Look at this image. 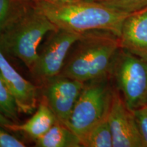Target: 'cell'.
Listing matches in <instances>:
<instances>
[{"label":"cell","mask_w":147,"mask_h":147,"mask_svg":"<svg viewBox=\"0 0 147 147\" xmlns=\"http://www.w3.org/2000/svg\"><path fill=\"white\" fill-rule=\"evenodd\" d=\"M121 48L119 37L112 32L83 33L71 47L59 76L84 83L110 76Z\"/></svg>","instance_id":"6da1fadb"},{"label":"cell","mask_w":147,"mask_h":147,"mask_svg":"<svg viewBox=\"0 0 147 147\" xmlns=\"http://www.w3.org/2000/svg\"><path fill=\"white\" fill-rule=\"evenodd\" d=\"M36 3L57 29L79 34L107 31L119 37L123 22L131 14L95 0H76L64 4L36 0Z\"/></svg>","instance_id":"7a4b0ae2"},{"label":"cell","mask_w":147,"mask_h":147,"mask_svg":"<svg viewBox=\"0 0 147 147\" xmlns=\"http://www.w3.org/2000/svg\"><path fill=\"white\" fill-rule=\"evenodd\" d=\"M57 29L36 3L0 32V50L5 57L21 60L29 69L45 37Z\"/></svg>","instance_id":"3957f363"},{"label":"cell","mask_w":147,"mask_h":147,"mask_svg":"<svg viewBox=\"0 0 147 147\" xmlns=\"http://www.w3.org/2000/svg\"><path fill=\"white\" fill-rule=\"evenodd\" d=\"M114 91L110 76L84 84L66 125L79 138L82 146L92 129L108 117Z\"/></svg>","instance_id":"277c9868"},{"label":"cell","mask_w":147,"mask_h":147,"mask_svg":"<svg viewBox=\"0 0 147 147\" xmlns=\"http://www.w3.org/2000/svg\"><path fill=\"white\" fill-rule=\"evenodd\" d=\"M110 78L127 106L131 110L146 104L147 61L121 48Z\"/></svg>","instance_id":"5b68a950"},{"label":"cell","mask_w":147,"mask_h":147,"mask_svg":"<svg viewBox=\"0 0 147 147\" xmlns=\"http://www.w3.org/2000/svg\"><path fill=\"white\" fill-rule=\"evenodd\" d=\"M82 34L57 29L49 36L39 48L36 61L31 69L35 78L45 82L60 74L71 47Z\"/></svg>","instance_id":"8992f818"},{"label":"cell","mask_w":147,"mask_h":147,"mask_svg":"<svg viewBox=\"0 0 147 147\" xmlns=\"http://www.w3.org/2000/svg\"><path fill=\"white\" fill-rule=\"evenodd\" d=\"M45 82V101L57 119L67 125L69 116L85 83L59 75Z\"/></svg>","instance_id":"52a82bcc"},{"label":"cell","mask_w":147,"mask_h":147,"mask_svg":"<svg viewBox=\"0 0 147 147\" xmlns=\"http://www.w3.org/2000/svg\"><path fill=\"white\" fill-rule=\"evenodd\" d=\"M108 119L113 147H145L133 110L127 106L115 88Z\"/></svg>","instance_id":"ba28073f"},{"label":"cell","mask_w":147,"mask_h":147,"mask_svg":"<svg viewBox=\"0 0 147 147\" xmlns=\"http://www.w3.org/2000/svg\"><path fill=\"white\" fill-rule=\"evenodd\" d=\"M0 73L13 93L20 113L31 114L36 110L38 89L24 78L0 50Z\"/></svg>","instance_id":"9c48e42d"},{"label":"cell","mask_w":147,"mask_h":147,"mask_svg":"<svg viewBox=\"0 0 147 147\" xmlns=\"http://www.w3.org/2000/svg\"><path fill=\"white\" fill-rule=\"evenodd\" d=\"M119 40L122 49L147 61V8L125 20Z\"/></svg>","instance_id":"30bf717a"},{"label":"cell","mask_w":147,"mask_h":147,"mask_svg":"<svg viewBox=\"0 0 147 147\" xmlns=\"http://www.w3.org/2000/svg\"><path fill=\"white\" fill-rule=\"evenodd\" d=\"M57 121L55 114L44 101L38 105L36 112L29 120L22 124L14 123L9 127L8 130L23 132L36 140L47 133Z\"/></svg>","instance_id":"8fae6325"},{"label":"cell","mask_w":147,"mask_h":147,"mask_svg":"<svg viewBox=\"0 0 147 147\" xmlns=\"http://www.w3.org/2000/svg\"><path fill=\"white\" fill-rule=\"evenodd\" d=\"M38 147L82 146L79 138L69 127L58 120L47 133L36 140Z\"/></svg>","instance_id":"7c38bea8"},{"label":"cell","mask_w":147,"mask_h":147,"mask_svg":"<svg viewBox=\"0 0 147 147\" xmlns=\"http://www.w3.org/2000/svg\"><path fill=\"white\" fill-rule=\"evenodd\" d=\"M36 0H0V32L27 12Z\"/></svg>","instance_id":"4fadbf2b"},{"label":"cell","mask_w":147,"mask_h":147,"mask_svg":"<svg viewBox=\"0 0 147 147\" xmlns=\"http://www.w3.org/2000/svg\"><path fill=\"white\" fill-rule=\"evenodd\" d=\"M82 146L113 147V134L108 117L92 129L86 138Z\"/></svg>","instance_id":"5bb4252c"},{"label":"cell","mask_w":147,"mask_h":147,"mask_svg":"<svg viewBox=\"0 0 147 147\" xmlns=\"http://www.w3.org/2000/svg\"><path fill=\"white\" fill-rule=\"evenodd\" d=\"M0 113L13 121L18 123L19 110L13 93L0 73Z\"/></svg>","instance_id":"9a60e30c"},{"label":"cell","mask_w":147,"mask_h":147,"mask_svg":"<svg viewBox=\"0 0 147 147\" xmlns=\"http://www.w3.org/2000/svg\"><path fill=\"white\" fill-rule=\"evenodd\" d=\"M117 10L133 13L147 8V0H97Z\"/></svg>","instance_id":"2e32d148"},{"label":"cell","mask_w":147,"mask_h":147,"mask_svg":"<svg viewBox=\"0 0 147 147\" xmlns=\"http://www.w3.org/2000/svg\"><path fill=\"white\" fill-rule=\"evenodd\" d=\"M138 128L144 141L145 147H147V105L141 106L133 110Z\"/></svg>","instance_id":"e0dca14e"},{"label":"cell","mask_w":147,"mask_h":147,"mask_svg":"<svg viewBox=\"0 0 147 147\" xmlns=\"http://www.w3.org/2000/svg\"><path fill=\"white\" fill-rule=\"evenodd\" d=\"M0 125V147H25V143L7 131Z\"/></svg>","instance_id":"ac0fdd59"},{"label":"cell","mask_w":147,"mask_h":147,"mask_svg":"<svg viewBox=\"0 0 147 147\" xmlns=\"http://www.w3.org/2000/svg\"><path fill=\"white\" fill-rule=\"evenodd\" d=\"M12 123H14L13 121H12L9 119L6 118V117H4L3 115H1V114L0 113V125H2L3 127H4L5 128L8 129L9 127H10Z\"/></svg>","instance_id":"d6986e66"},{"label":"cell","mask_w":147,"mask_h":147,"mask_svg":"<svg viewBox=\"0 0 147 147\" xmlns=\"http://www.w3.org/2000/svg\"><path fill=\"white\" fill-rule=\"evenodd\" d=\"M44 1L53 4H64V3L73 2L76 0H44Z\"/></svg>","instance_id":"ffe728a7"},{"label":"cell","mask_w":147,"mask_h":147,"mask_svg":"<svg viewBox=\"0 0 147 147\" xmlns=\"http://www.w3.org/2000/svg\"><path fill=\"white\" fill-rule=\"evenodd\" d=\"M146 105H147V102H146Z\"/></svg>","instance_id":"44dd1931"},{"label":"cell","mask_w":147,"mask_h":147,"mask_svg":"<svg viewBox=\"0 0 147 147\" xmlns=\"http://www.w3.org/2000/svg\"><path fill=\"white\" fill-rule=\"evenodd\" d=\"M95 1H97V0H95Z\"/></svg>","instance_id":"7402d4cb"}]
</instances>
